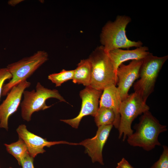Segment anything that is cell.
Wrapping results in <instances>:
<instances>
[{
  "label": "cell",
  "mask_w": 168,
  "mask_h": 168,
  "mask_svg": "<svg viewBox=\"0 0 168 168\" xmlns=\"http://www.w3.org/2000/svg\"><path fill=\"white\" fill-rule=\"evenodd\" d=\"M102 91L90 86H86L80 92L79 96L82 102L81 110L78 115L73 119L60 120L73 128H77L84 117L88 115L94 117L99 108V100Z\"/></svg>",
  "instance_id": "8"
},
{
  "label": "cell",
  "mask_w": 168,
  "mask_h": 168,
  "mask_svg": "<svg viewBox=\"0 0 168 168\" xmlns=\"http://www.w3.org/2000/svg\"><path fill=\"white\" fill-rule=\"evenodd\" d=\"M91 76V66L88 58L82 60L74 70L72 82L89 86Z\"/></svg>",
  "instance_id": "15"
},
{
  "label": "cell",
  "mask_w": 168,
  "mask_h": 168,
  "mask_svg": "<svg viewBox=\"0 0 168 168\" xmlns=\"http://www.w3.org/2000/svg\"><path fill=\"white\" fill-rule=\"evenodd\" d=\"M95 122L98 127L113 124L115 115L113 110L109 108L99 107L94 116Z\"/></svg>",
  "instance_id": "17"
},
{
  "label": "cell",
  "mask_w": 168,
  "mask_h": 168,
  "mask_svg": "<svg viewBox=\"0 0 168 168\" xmlns=\"http://www.w3.org/2000/svg\"><path fill=\"white\" fill-rule=\"evenodd\" d=\"M4 145L7 152L15 158L20 165L21 160L28 152L24 141L19 138L17 141L9 144L5 143Z\"/></svg>",
  "instance_id": "16"
},
{
  "label": "cell",
  "mask_w": 168,
  "mask_h": 168,
  "mask_svg": "<svg viewBox=\"0 0 168 168\" xmlns=\"http://www.w3.org/2000/svg\"><path fill=\"white\" fill-rule=\"evenodd\" d=\"M150 108L140 96L134 92L122 101L119 108L120 119L118 129L119 138L123 134V141L133 133L131 124L139 115L149 110Z\"/></svg>",
  "instance_id": "7"
},
{
  "label": "cell",
  "mask_w": 168,
  "mask_h": 168,
  "mask_svg": "<svg viewBox=\"0 0 168 168\" xmlns=\"http://www.w3.org/2000/svg\"><path fill=\"white\" fill-rule=\"evenodd\" d=\"M136 131L128 136V143L133 147H142L149 151L156 146H160L159 134L167 130L166 126L161 124L149 110L144 113L138 123L134 126Z\"/></svg>",
  "instance_id": "1"
},
{
  "label": "cell",
  "mask_w": 168,
  "mask_h": 168,
  "mask_svg": "<svg viewBox=\"0 0 168 168\" xmlns=\"http://www.w3.org/2000/svg\"><path fill=\"white\" fill-rule=\"evenodd\" d=\"M48 56L46 51L39 50L30 56L8 64L6 68L12 77L8 83L3 85L2 96L7 95L13 86L26 80L48 60Z\"/></svg>",
  "instance_id": "5"
},
{
  "label": "cell",
  "mask_w": 168,
  "mask_h": 168,
  "mask_svg": "<svg viewBox=\"0 0 168 168\" xmlns=\"http://www.w3.org/2000/svg\"><path fill=\"white\" fill-rule=\"evenodd\" d=\"M74 70H66L63 69L58 73L49 75L48 79L55 85L56 87L60 86L62 84L72 79Z\"/></svg>",
  "instance_id": "18"
},
{
  "label": "cell",
  "mask_w": 168,
  "mask_h": 168,
  "mask_svg": "<svg viewBox=\"0 0 168 168\" xmlns=\"http://www.w3.org/2000/svg\"><path fill=\"white\" fill-rule=\"evenodd\" d=\"M116 168H134L124 158H122L121 160L118 162Z\"/></svg>",
  "instance_id": "22"
},
{
  "label": "cell",
  "mask_w": 168,
  "mask_h": 168,
  "mask_svg": "<svg viewBox=\"0 0 168 168\" xmlns=\"http://www.w3.org/2000/svg\"><path fill=\"white\" fill-rule=\"evenodd\" d=\"M88 59L91 66L90 86L103 91L106 88L116 85V72L107 52L102 45L97 47Z\"/></svg>",
  "instance_id": "2"
},
{
  "label": "cell",
  "mask_w": 168,
  "mask_h": 168,
  "mask_svg": "<svg viewBox=\"0 0 168 168\" xmlns=\"http://www.w3.org/2000/svg\"><path fill=\"white\" fill-rule=\"evenodd\" d=\"M143 59L133 60L127 65L121 64L116 71V85L122 101L128 95V92L134 81L139 77Z\"/></svg>",
  "instance_id": "10"
},
{
  "label": "cell",
  "mask_w": 168,
  "mask_h": 168,
  "mask_svg": "<svg viewBox=\"0 0 168 168\" xmlns=\"http://www.w3.org/2000/svg\"><path fill=\"white\" fill-rule=\"evenodd\" d=\"M122 102L120 95L116 86L112 85L104 89L99 101V106L110 109L113 110L115 118L113 125L118 129L119 123L120 115L119 113Z\"/></svg>",
  "instance_id": "14"
},
{
  "label": "cell",
  "mask_w": 168,
  "mask_h": 168,
  "mask_svg": "<svg viewBox=\"0 0 168 168\" xmlns=\"http://www.w3.org/2000/svg\"><path fill=\"white\" fill-rule=\"evenodd\" d=\"M0 168H1L0 167Z\"/></svg>",
  "instance_id": "24"
},
{
  "label": "cell",
  "mask_w": 168,
  "mask_h": 168,
  "mask_svg": "<svg viewBox=\"0 0 168 168\" xmlns=\"http://www.w3.org/2000/svg\"><path fill=\"white\" fill-rule=\"evenodd\" d=\"M168 58V55L159 57L150 53L143 59L139 72L140 79L134 83L133 88L145 102L153 91L159 73Z\"/></svg>",
  "instance_id": "4"
},
{
  "label": "cell",
  "mask_w": 168,
  "mask_h": 168,
  "mask_svg": "<svg viewBox=\"0 0 168 168\" xmlns=\"http://www.w3.org/2000/svg\"><path fill=\"white\" fill-rule=\"evenodd\" d=\"M12 77V74L7 68H0V99L4 82L7 80L11 79Z\"/></svg>",
  "instance_id": "20"
},
{
  "label": "cell",
  "mask_w": 168,
  "mask_h": 168,
  "mask_svg": "<svg viewBox=\"0 0 168 168\" xmlns=\"http://www.w3.org/2000/svg\"><path fill=\"white\" fill-rule=\"evenodd\" d=\"M31 83L27 80L13 86L7 94L6 99L0 105V128L8 129L10 117L16 112L19 106L24 91Z\"/></svg>",
  "instance_id": "9"
},
{
  "label": "cell",
  "mask_w": 168,
  "mask_h": 168,
  "mask_svg": "<svg viewBox=\"0 0 168 168\" xmlns=\"http://www.w3.org/2000/svg\"><path fill=\"white\" fill-rule=\"evenodd\" d=\"M131 21V18L128 16H119L114 21H109L104 26L100 34V41L106 51L142 46L141 41H132L127 37L126 28Z\"/></svg>",
  "instance_id": "3"
},
{
  "label": "cell",
  "mask_w": 168,
  "mask_h": 168,
  "mask_svg": "<svg viewBox=\"0 0 168 168\" xmlns=\"http://www.w3.org/2000/svg\"><path fill=\"white\" fill-rule=\"evenodd\" d=\"M8 168H12V167H9Z\"/></svg>",
  "instance_id": "23"
},
{
  "label": "cell",
  "mask_w": 168,
  "mask_h": 168,
  "mask_svg": "<svg viewBox=\"0 0 168 168\" xmlns=\"http://www.w3.org/2000/svg\"><path fill=\"white\" fill-rule=\"evenodd\" d=\"M107 52L116 72L124 62L130 60L143 59L150 53L148 51V48L146 46H141L133 50L117 49Z\"/></svg>",
  "instance_id": "13"
},
{
  "label": "cell",
  "mask_w": 168,
  "mask_h": 168,
  "mask_svg": "<svg viewBox=\"0 0 168 168\" xmlns=\"http://www.w3.org/2000/svg\"><path fill=\"white\" fill-rule=\"evenodd\" d=\"M163 151L159 159L151 168H168V148L163 146Z\"/></svg>",
  "instance_id": "19"
},
{
  "label": "cell",
  "mask_w": 168,
  "mask_h": 168,
  "mask_svg": "<svg viewBox=\"0 0 168 168\" xmlns=\"http://www.w3.org/2000/svg\"><path fill=\"white\" fill-rule=\"evenodd\" d=\"M113 125L98 127L96 135L91 138L84 140L78 143L85 148V152L91 157L93 163L99 162L104 165L102 150Z\"/></svg>",
  "instance_id": "12"
},
{
  "label": "cell",
  "mask_w": 168,
  "mask_h": 168,
  "mask_svg": "<svg viewBox=\"0 0 168 168\" xmlns=\"http://www.w3.org/2000/svg\"><path fill=\"white\" fill-rule=\"evenodd\" d=\"M23 94L24 99L21 103V116L27 122L31 120L34 112L47 109L52 106L46 104V101L48 99L55 98L61 102H67L58 90L45 87L39 82L37 83L35 90H25Z\"/></svg>",
  "instance_id": "6"
},
{
  "label": "cell",
  "mask_w": 168,
  "mask_h": 168,
  "mask_svg": "<svg viewBox=\"0 0 168 168\" xmlns=\"http://www.w3.org/2000/svg\"><path fill=\"white\" fill-rule=\"evenodd\" d=\"M19 138L22 139L26 143L29 154L34 158L38 154L45 152V147H50L52 146L65 144L72 145H78V143L69 142L65 141H48L30 132L24 124L20 125L16 129Z\"/></svg>",
  "instance_id": "11"
},
{
  "label": "cell",
  "mask_w": 168,
  "mask_h": 168,
  "mask_svg": "<svg viewBox=\"0 0 168 168\" xmlns=\"http://www.w3.org/2000/svg\"><path fill=\"white\" fill-rule=\"evenodd\" d=\"M34 161V158L28 152L21 160L20 165L22 168H35Z\"/></svg>",
  "instance_id": "21"
}]
</instances>
